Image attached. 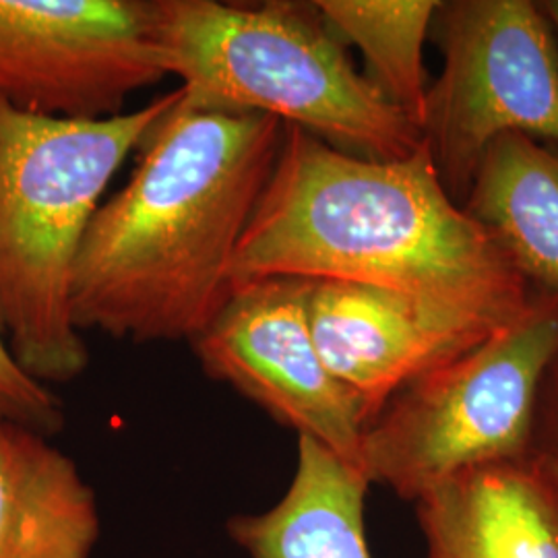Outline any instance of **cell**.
Wrapping results in <instances>:
<instances>
[{
    "mask_svg": "<svg viewBox=\"0 0 558 558\" xmlns=\"http://www.w3.org/2000/svg\"><path fill=\"white\" fill-rule=\"evenodd\" d=\"M267 278L379 286L488 331L532 308L527 279L453 201L426 141L375 160L288 124L232 265V286Z\"/></svg>",
    "mask_w": 558,
    "mask_h": 558,
    "instance_id": "cell-1",
    "label": "cell"
},
{
    "mask_svg": "<svg viewBox=\"0 0 558 558\" xmlns=\"http://www.w3.org/2000/svg\"><path fill=\"white\" fill-rule=\"evenodd\" d=\"M283 129L265 114L177 104L89 221L73 271L75 327L135 343L197 338L234 290L232 265Z\"/></svg>",
    "mask_w": 558,
    "mask_h": 558,
    "instance_id": "cell-2",
    "label": "cell"
},
{
    "mask_svg": "<svg viewBox=\"0 0 558 558\" xmlns=\"http://www.w3.org/2000/svg\"><path fill=\"white\" fill-rule=\"evenodd\" d=\"M180 96L100 120L0 101V331L41 385L77 379L89 364L71 313L81 242L108 182Z\"/></svg>",
    "mask_w": 558,
    "mask_h": 558,
    "instance_id": "cell-3",
    "label": "cell"
},
{
    "mask_svg": "<svg viewBox=\"0 0 558 558\" xmlns=\"http://www.w3.org/2000/svg\"><path fill=\"white\" fill-rule=\"evenodd\" d=\"M149 13L184 110L274 117L375 160L424 145L418 124L360 75L313 2L154 0Z\"/></svg>",
    "mask_w": 558,
    "mask_h": 558,
    "instance_id": "cell-4",
    "label": "cell"
},
{
    "mask_svg": "<svg viewBox=\"0 0 558 558\" xmlns=\"http://www.w3.org/2000/svg\"><path fill=\"white\" fill-rule=\"evenodd\" d=\"M558 362V306L532 308L408 383L368 422L360 470L416 502L461 472L525 458Z\"/></svg>",
    "mask_w": 558,
    "mask_h": 558,
    "instance_id": "cell-5",
    "label": "cell"
},
{
    "mask_svg": "<svg viewBox=\"0 0 558 558\" xmlns=\"http://www.w3.org/2000/svg\"><path fill=\"white\" fill-rule=\"evenodd\" d=\"M445 66L426 94L422 135L442 184L470 189L482 156L505 135L558 147V46L539 4H440Z\"/></svg>",
    "mask_w": 558,
    "mask_h": 558,
    "instance_id": "cell-6",
    "label": "cell"
},
{
    "mask_svg": "<svg viewBox=\"0 0 558 558\" xmlns=\"http://www.w3.org/2000/svg\"><path fill=\"white\" fill-rule=\"evenodd\" d=\"M166 75L149 2L0 0V101L52 119H112Z\"/></svg>",
    "mask_w": 558,
    "mask_h": 558,
    "instance_id": "cell-7",
    "label": "cell"
},
{
    "mask_svg": "<svg viewBox=\"0 0 558 558\" xmlns=\"http://www.w3.org/2000/svg\"><path fill=\"white\" fill-rule=\"evenodd\" d=\"M308 288L311 279L299 278L234 286L191 345L207 377L230 385L281 426L360 468L368 418L320 360L308 325Z\"/></svg>",
    "mask_w": 558,
    "mask_h": 558,
    "instance_id": "cell-8",
    "label": "cell"
},
{
    "mask_svg": "<svg viewBox=\"0 0 558 558\" xmlns=\"http://www.w3.org/2000/svg\"><path fill=\"white\" fill-rule=\"evenodd\" d=\"M306 311L325 368L368 422L408 383L493 333L396 290L339 279H311Z\"/></svg>",
    "mask_w": 558,
    "mask_h": 558,
    "instance_id": "cell-9",
    "label": "cell"
},
{
    "mask_svg": "<svg viewBox=\"0 0 558 558\" xmlns=\"http://www.w3.org/2000/svg\"><path fill=\"white\" fill-rule=\"evenodd\" d=\"M426 558H558V499L534 458L461 472L416 502Z\"/></svg>",
    "mask_w": 558,
    "mask_h": 558,
    "instance_id": "cell-10",
    "label": "cell"
},
{
    "mask_svg": "<svg viewBox=\"0 0 558 558\" xmlns=\"http://www.w3.org/2000/svg\"><path fill=\"white\" fill-rule=\"evenodd\" d=\"M98 502L48 437L0 418V558H92Z\"/></svg>",
    "mask_w": 558,
    "mask_h": 558,
    "instance_id": "cell-11",
    "label": "cell"
},
{
    "mask_svg": "<svg viewBox=\"0 0 558 558\" xmlns=\"http://www.w3.org/2000/svg\"><path fill=\"white\" fill-rule=\"evenodd\" d=\"M368 486L359 465L299 437L283 497L267 511L230 519L228 534L248 558H373L364 523Z\"/></svg>",
    "mask_w": 558,
    "mask_h": 558,
    "instance_id": "cell-12",
    "label": "cell"
},
{
    "mask_svg": "<svg viewBox=\"0 0 558 558\" xmlns=\"http://www.w3.org/2000/svg\"><path fill=\"white\" fill-rule=\"evenodd\" d=\"M465 211L525 279L558 294V147L505 135L482 156Z\"/></svg>",
    "mask_w": 558,
    "mask_h": 558,
    "instance_id": "cell-13",
    "label": "cell"
},
{
    "mask_svg": "<svg viewBox=\"0 0 558 558\" xmlns=\"http://www.w3.org/2000/svg\"><path fill=\"white\" fill-rule=\"evenodd\" d=\"M327 27L366 60V77L422 131L426 106L424 41L437 20V0H319Z\"/></svg>",
    "mask_w": 558,
    "mask_h": 558,
    "instance_id": "cell-14",
    "label": "cell"
},
{
    "mask_svg": "<svg viewBox=\"0 0 558 558\" xmlns=\"http://www.w3.org/2000/svg\"><path fill=\"white\" fill-rule=\"evenodd\" d=\"M0 418L17 422L44 437H54L64 426L60 399L32 379L13 359L0 331Z\"/></svg>",
    "mask_w": 558,
    "mask_h": 558,
    "instance_id": "cell-15",
    "label": "cell"
},
{
    "mask_svg": "<svg viewBox=\"0 0 558 558\" xmlns=\"http://www.w3.org/2000/svg\"><path fill=\"white\" fill-rule=\"evenodd\" d=\"M530 456L558 499V362L544 385Z\"/></svg>",
    "mask_w": 558,
    "mask_h": 558,
    "instance_id": "cell-16",
    "label": "cell"
},
{
    "mask_svg": "<svg viewBox=\"0 0 558 558\" xmlns=\"http://www.w3.org/2000/svg\"><path fill=\"white\" fill-rule=\"evenodd\" d=\"M539 9H542V13L546 15V20L550 23V27H553V32L557 34L558 38V0L542 2V4H539Z\"/></svg>",
    "mask_w": 558,
    "mask_h": 558,
    "instance_id": "cell-17",
    "label": "cell"
}]
</instances>
